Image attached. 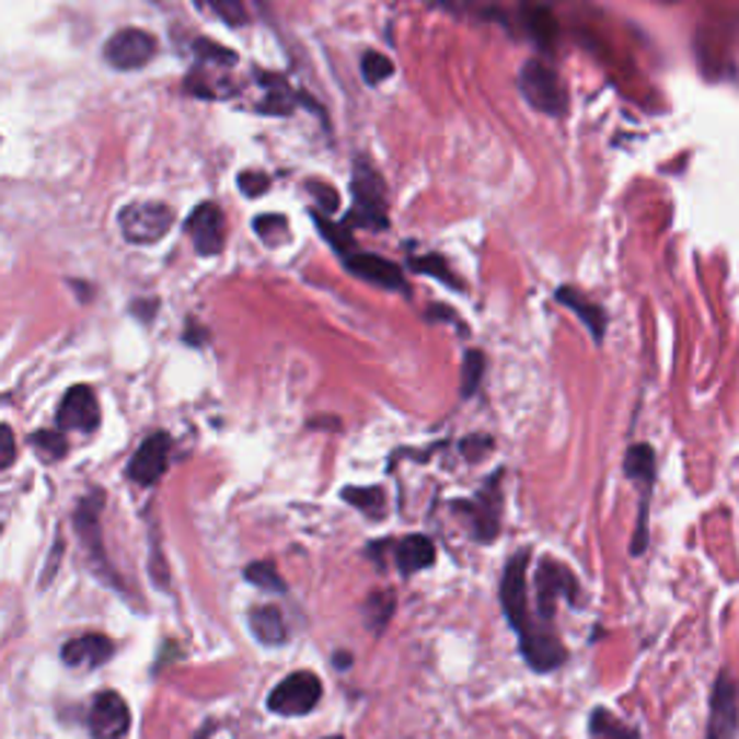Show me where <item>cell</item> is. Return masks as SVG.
<instances>
[{
  "label": "cell",
  "mask_w": 739,
  "mask_h": 739,
  "mask_svg": "<svg viewBox=\"0 0 739 739\" xmlns=\"http://www.w3.org/2000/svg\"><path fill=\"white\" fill-rule=\"evenodd\" d=\"M529 555H532L529 549H520L503 569L500 604L503 615H506L509 627L515 630L517 642H520V653H523L526 665L538 670V673H549V670H557L564 665L566 647L561 636L552 630V624L541 621L529 610V584H526Z\"/></svg>",
  "instance_id": "cell-1"
},
{
  "label": "cell",
  "mask_w": 739,
  "mask_h": 739,
  "mask_svg": "<svg viewBox=\"0 0 739 739\" xmlns=\"http://www.w3.org/2000/svg\"><path fill=\"white\" fill-rule=\"evenodd\" d=\"M102 509H104V492L102 488H93L79 500L76 506V515H72V526L79 532V541L88 552L90 564H93V573L102 580H107L111 587H119V575L113 573L111 564H107V552H104L102 543Z\"/></svg>",
  "instance_id": "cell-2"
},
{
  "label": "cell",
  "mask_w": 739,
  "mask_h": 739,
  "mask_svg": "<svg viewBox=\"0 0 739 739\" xmlns=\"http://www.w3.org/2000/svg\"><path fill=\"white\" fill-rule=\"evenodd\" d=\"M561 598H566L569 604H578V578L564 564H557L552 557H543L538 564V573H534V615L552 624Z\"/></svg>",
  "instance_id": "cell-3"
},
{
  "label": "cell",
  "mask_w": 739,
  "mask_h": 739,
  "mask_svg": "<svg viewBox=\"0 0 739 739\" xmlns=\"http://www.w3.org/2000/svg\"><path fill=\"white\" fill-rule=\"evenodd\" d=\"M321 693H324V684L312 670H295L289 673L284 682H278L272 688L266 707L272 714L278 716H307L312 714L321 702Z\"/></svg>",
  "instance_id": "cell-4"
},
{
  "label": "cell",
  "mask_w": 739,
  "mask_h": 739,
  "mask_svg": "<svg viewBox=\"0 0 739 739\" xmlns=\"http://www.w3.org/2000/svg\"><path fill=\"white\" fill-rule=\"evenodd\" d=\"M174 226V208L157 199L148 203H130L119 211V229L125 240L136 243V246H151L157 240H162Z\"/></svg>",
  "instance_id": "cell-5"
},
{
  "label": "cell",
  "mask_w": 739,
  "mask_h": 739,
  "mask_svg": "<svg viewBox=\"0 0 739 739\" xmlns=\"http://www.w3.org/2000/svg\"><path fill=\"white\" fill-rule=\"evenodd\" d=\"M500 474H494L492 483L485 485L483 492L474 497V500H462L453 503V511L465 520L469 526L471 541L477 543H492L497 541V534H500Z\"/></svg>",
  "instance_id": "cell-6"
},
{
  "label": "cell",
  "mask_w": 739,
  "mask_h": 739,
  "mask_svg": "<svg viewBox=\"0 0 739 739\" xmlns=\"http://www.w3.org/2000/svg\"><path fill=\"white\" fill-rule=\"evenodd\" d=\"M353 211L347 223L370 226V229H384L388 208H384V185L373 168L367 162H356L353 171Z\"/></svg>",
  "instance_id": "cell-7"
},
{
  "label": "cell",
  "mask_w": 739,
  "mask_h": 739,
  "mask_svg": "<svg viewBox=\"0 0 739 739\" xmlns=\"http://www.w3.org/2000/svg\"><path fill=\"white\" fill-rule=\"evenodd\" d=\"M520 93L534 111L546 113V116H561L564 113V90L557 81L555 70L543 61H526L520 70Z\"/></svg>",
  "instance_id": "cell-8"
},
{
  "label": "cell",
  "mask_w": 739,
  "mask_h": 739,
  "mask_svg": "<svg viewBox=\"0 0 739 739\" xmlns=\"http://www.w3.org/2000/svg\"><path fill=\"white\" fill-rule=\"evenodd\" d=\"M739 731V691L728 670L719 673L711 693V716H707V739H737Z\"/></svg>",
  "instance_id": "cell-9"
},
{
  "label": "cell",
  "mask_w": 739,
  "mask_h": 739,
  "mask_svg": "<svg viewBox=\"0 0 739 739\" xmlns=\"http://www.w3.org/2000/svg\"><path fill=\"white\" fill-rule=\"evenodd\" d=\"M90 737L93 739H125L130 731V707L125 696L116 691L96 693L90 705L88 719Z\"/></svg>",
  "instance_id": "cell-10"
},
{
  "label": "cell",
  "mask_w": 739,
  "mask_h": 739,
  "mask_svg": "<svg viewBox=\"0 0 739 739\" xmlns=\"http://www.w3.org/2000/svg\"><path fill=\"white\" fill-rule=\"evenodd\" d=\"M157 56V38L145 30H119L104 44V58L116 70H139Z\"/></svg>",
  "instance_id": "cell-11"
},
{
  "label": "cell",
  "mask_w": 739,
  "mask_h": 739,
  "mask_svg": "<svg viewBox=\"0 0 739 739\" xmlns=\"http://www.w3.org/2000/svg\"><path fill=\"white\" fill-rule=\"evenodd\" d=\"M58 428L61 430H79V434H93L102 422L99 411V399L93 388L88 384H76L65 393L61 405H58Z\"/></svg>",
  "instance_id": "cell-12"
},
{
  "label": "cell",
  "mask_w": 739,
  "mask_h": 739,
  "mask_svg": "<svg viewBox=\"0 0 739 739\" xmlns=\"http://www.w3.org/2000/svg\"><path fill=\"white\" fill-rule=\"evenodd\" d=\"M168 460H171V437L168 434H153L130 457L128 477L136 485H153L168 471Z\"/></svg>",
  "instance_id": "cell-13"
},
{
  "label": "cell",
  "mask_w": 739,
  "mask_h": 739,
  "mask_svg": "<svg viewBox=\"0 0 739 739\" xmlns=\"http://www.w3.org/2000/svg\"><path fill=\"white\" fill-rule=\"evenodd\" d=\"M185 229H188V238L194 240V249L199 255H217L223 249V211L215 203H203V206L194 208L192 217L185 220Z\"/></svg>",
  "instance_id": "cell-14"
},
{
  "label": "cell",
  "mask_w": 739,
  "mask_h": 739,
  "mask_svg": "<svg viewBox=\"0 0 739 739\" xmlns=\"http://www.w3.org/2000/svg\"><path fill=\"white\" fill-rule=\"evenodd\" d=\"M113 642L102 633H88V636L70 638V642L61 647V661H65L67 668H102L107 661L113 659Z\"/></svg>",
  "instance_id": "cell-15"
},
{
  "label": "cell",
  "mask_w": 739,
  "mask_h": 739,
  "mask_svg": "<svg viewBox=\"0 0 739 739\" xmlns=\"http://www.w3.org/2000/svg\"><path fill=\"white\" fill-rule=\"evenodd\" d=\"M344 266L356 278L373 284V287L382 289H402L405 287V278H402V269L393 266L390 261L379 255H367V252H353V255H344Z\"/></svg>",
  "instance_id": "cell-16"
},
{
  "label": "cell",
  "mask_w": 739,
  "mask_h": 739,
  "mask_svg": "<svg viewBox=\"0 0 739 739\" xmlns=\"http://www.w3.org/2000/svg\"><path fill=\"white\" fill-rule=\"evenodd\" d=\"M437 564V546L425 534H407L396 543V566L402 575H414Z\"/></svg>",
  "instance_id": "cell-17"
},
{
  "label": "cell",
  "mask_w": 739,
  "mask_h": 739,
  "mask_svg": "<svg viewBox=\"0 0 739 739\" xmlns=\"http://www.w3.org/2000/svg\"><path fill=\"white\" fill-rule=\"evenodd\" d=\"M249 624H252V633H255L257 642L266 644V647H278V644H284L289 638L284 615H280V610L275 604L255 607V610L249 612Z\"/></svg>",
  "instance_id": "cell-18"
},
{
  "label": "cell",
  "mask_w": 739,
  "mask_h": 739,
  "mask_svg": "<svg viewBox=\"0 0 739 739\" xmlns=\"http://www.w3.org/2000/svg\"><path fill=\"white\" fill-rule=\"evenodd\" d=\"M557 301L566 303L569 310L578 315L584 324H587V330L592 333V338L596 342H601L604 338V330H607V321H604V312H601V307H596V303H589L584 295L578 292V289L573 287H564L561 292H557Z\"/></svg>",
  "instance_id": "cell-19"
},
{
  "label": "cell",
  "mask_w": 739,
  "mask_h": 739,
  "mask_svg": "<svg viewBox=\"0 0 739 739\" xmlns=\"http://www.w3.org/2000/svg\"><path fill=\"white\" fill-rule=\"evenodd\" d=\"M365 612V627L373 630L376 636L388 627V621L393 619V612H396V596L390 592V589H379V592H370L361 607Z\"/></svg>",
  "instance_id": "cell-20"
},
{
  "label": "cell",
  "mask_w": 739,
  "mask_h": 739,
  "mask_svg": "<svg viewBox=\"0 0 739 739\" xmlns=\"http://www.w3.org/2000/svg\"><path fill=\"white\" fill-rule=\"evenodd\" d=\"M624 471L630 480H636L644 492H650L653 477H656V453L650 446H633L624 457Z\"/></svg>",
  "instance_id": "cell-21"
},
{
  "label": "cell",
  "mask_w": 739,
  "mask_h": 739,
  "mask_svg": "<svg viewBox=\"0 0 739 739\" xmlns=\"http://www.w3.org/2000/svg\"><path fill=\"white\" fill-rule=\"evenodd\" d=\"M589 739H638V734L612 716L607 707H596L589 716Z\"/></svg>",
  "instance_id": "cell-22"
},
{
  "label": "cell",
  "mask_w": 739,
  "mask_h": 739,
  "mask_svg": "<svg viewBox=\"0 0 739 739\" xmlns=\"http://www.w3.org/2000/svg\"><path fill=\"white\" fill-rule=\"evenodd\" d=\"M342 497L350 503L353 509L365 511V515L376 517V520L384 517V503H388V497H384V492L379 485H353V488H344Z\"/></svg>",
  "instance_id": "cell-23"
},
{
  "label": "cell",
  "mask_w": 739,
  "mask_h": 739,
  "mask_svg": "<svg viewBox=\"0 0 739 739\" xmlns=\"http://www.w3.org/2000/svg\"><path fill=\"white\" fill-rule=\"evenodd\" d=\"M263 88L266 96L261 102V113H289L292 111V90L287 88V81L275 79V76H263Z\"/></svg>",
  "instance_id": "cell-24"
},
{
  "label": "cell",
  "mask_w": 739,
  "mask_h": 739,
  "mask_svg": "<svg viewBox=\"0 0 739 739\" xmlns=\"http://www.w3.org/2000/svg\"><path fill=\"white\" fill-rule=\"evenodd\" d=\"M246 580L249 584H255L257 589H263V592H287V584H284L278 566L272 564V561H255V564H249Z\"/></svg>",
  "instance_id": "cell-25"
},
{
  "label": "cell",
  "mask_w": 739,
  "mask_h": 739,
  "mask_svg": "<svg viewBox=\"0 0 739 739\" xmlns=\"http://www.w3.org/2000/svg\"><path fill=\"white\" fill-rule=\"evenodd\" d=\"M30 446L38 451L41 460H47V462L65 460V453H67V439H65V434H58V430H38V434L30 437Z\"/></svg>",
  "instance_id": "cell-26"
},
{
  "label": "cell",
  "mask_w": 739,
  "mask_h": 739,
  "mask_svg": "<svg viewBox=\"0 0 739 739\" xmlns=\"http://www.w3.org/2000/svg\"><path fill=\"white\" fill-rule=\"evenodd\" d=\"M526 21H529V30H532V38L541 44V47H549V41L555 38V21L549 15L543 7H526Z\"/></svg>",
  "instance_id": "cell-27"
},
{
  "label": "cell",
  "mask_w": 739,
  "mask_h": 739,
  "mask_svg": "<svg viewBox=\"0 0 739 739\" xmlns=\"http://www.w3.org/2000/svg\"><path fill=\"white\" fill-rule=\"evenodd\" d=\"M211 12H215L226 26H246L249 12L243 7V0H203Z\"/></svg>",
  "instance_id": "cell-28"
},
{
  "label": "cell",
  "mask_w": 739,
  "mask_h": 739,
  "mask_svg": "<svg viewBox=\"0 0 739 739\" xmlns=\"http://www.w3.org/2000/svg\"><path fill=\"white\" fill-rule=\"evenodd\" d=\"M485 373V358L477 350H471L462 361V396H474L480 388V379Z\"/></svg>",
  "instance_id": "cell-29"
},
{
  "label": "cell",
  "mask_w": 739,
  "mask_h": 739,
  "mask_svg": "<svg viewBox=\"0 0 739 739\" xmlns=\"http://www.w3.org/2000/svg\"><path fill=\"white\" fill-rule=\"evenodd\" d=\"M194 53H197L199 61H211V65L220 67H234V61H238V56H234L231 49L220 47L215 41H197V44H194Z\"/></svg>",
  "instance_id": "cell-30"
},
{
  "label": "cell",
  "mask_w": 739,
  "mask_h": 739,
  "mask_svg": "<svg viewBox=\"0 0 739 739\" xmlns=\"http://www.w3.org/2000/svg\"><path fill=\"white\" fill-rule=\"evenodd\" d=\"M361 76L367 84H382L388 76H393V65H390V58L379 56V53H367L361 61Z\"/></svg>",
  "instance_id": "cell-31"
},
{
  "label": "cell",
  "mask_w": 739,
  "mask_h": 739,
  "mask_svg": "<svg viewBox=\"0 0 739 739\" xmlns=\"http://www.w3.org/2000/svg\"><path fill=\"white\" fill-rule=\"evenodd\" d=\"M315 226H319L321 234H324L338 252H347V249L353 246V238L350 231H347V226H333V220H326V217L321 215H315Z\"/></svg>",
  "instance_id": "cell-32"
},
{
  "label": "cell",
  "mask_w": 739,
  "mask_h": 739,
  "mask_svg": "<svg viewBox=\"0 0 739 739\" xmlns=\"http://www.w3.org/2000/svg\"><path fill=\"white\" fill-rule=\"evenodd\" d=\"M414 269L422 272V275H434V278H442V280H446V284H451V287H460V280L453 278L451 272H448L446 261H442V257H437V255L416 257Z\"/></svg>",
  "instance_id": "cell-33"
},
{
  "label": "cell",
  "mask_w": 739,
  "mask_h": 739,
  "mask_svg": "<svg viewBox=\"0 0 739 739\" xmlns=\"http://www.w3.org/2000/svg\"><path fill=\"white\" fill-rule=\"evenodd\" d=\"M255 231L261 234L269 246H278V234L275 231H280V234H287V217H275V215H263L255 220Z\"/></svg>",
  "instance_id": "cell-34"
},
{
  "label": "cell",
  "mask_w": 739,
  "mask_h": 739,
  "mask_svg": "<svg viewBox=\"0 0 739 739\" xmlns=\"http://www.w3.org/2000/svg\"><path fill=\"white\" fill-rule=\"evenodd\" d=\"M238 188L246 197H261V194L269 192V176L261 174V171H243L238 180Z\"/></svg>",
  "instance_id": "cell-35"
},
{
  "label": "cell",
  "mask_w": 739,
  "mask_h": 739,
  "mask_svg": "<svg viewBox=\"0 0 739 739\" xmlns=\"http://www.w3.org/2000/svg\"><path fill=\"white\" fill-rule=\"evenodd\" d=\"M310 194H315V203L324 208V217L333 215V211H338V192H335V188H330V185H321V183H310Z\"/></svg>",
  "instance_id": "cell-36"
},
{
  "label": "cell",
  "mask_w": 739,
  "mask_h": 739,
  "mask_svg": "<svg viewBox=\"0 0 739 739\" xmlns=\"http://www.w3.org/2000/svg\"><path fill=\"white\" fill-rule=\"evenodd\" d=\"M488 448H492V439L488 437H471L462 442V453H465L471 462H477L483 453H488Z\"/></svg>",
  "instance_id": "cell-37"
},
{
  "label": "cell",
  "mask_w": 739,
  "mask_h": 739,
  "mask_svg": "<svg viewBox=\"0 0 739 739\" xmlns=\"http://www.w3.org/2000/svg\"><path fill=\"white\" fill-rule=\"evenodd\" d=\"M0 437H3V469H9L12 462H15V434H12V428L9 425H3L0 428Z\"/></svg>",
  "instance_id": "cell-38"
},
{
  "label": "cell",
  "mask_w": 739,
  "mask_h": 739,
  "mask_svg": "<svg viewBox=\"0 0 739 739\" xmlns=\"http://www.w3.org/2000/svg\"><path fill=\"white\" fill-rule=\"evenodd\" d=\"M350 656H335V665H338V668H344V665H347V668H350Z\"/></svg>",
  "instance_id": "cell-39"
},
{
  "label": "cell",
  "mask_w": 739,
  "mask_h": 739,
  "mask_svg": "<svg viewBox=\"0 0 739 739\" xmlns=\"http://www.w3.org/2000/svg\"><path fill=\"white\" fill-rule=\"evenodd\" d=\"M330 739H342V737H330Z\"/></svg>",
  "instance_id": "cell-40"
}]
</instances>
